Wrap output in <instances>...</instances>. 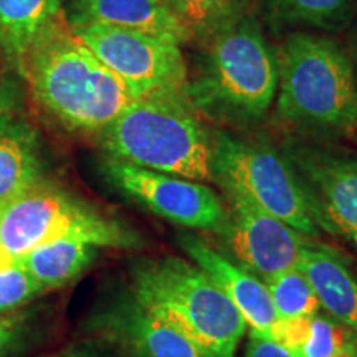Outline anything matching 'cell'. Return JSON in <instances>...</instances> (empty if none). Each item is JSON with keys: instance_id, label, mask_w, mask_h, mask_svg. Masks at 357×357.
Instances as JSON below:
<instances>
[{"instance_id": "obj_1", "label": "cell", "mask_w": 357, "mask_h": 357, "mask_svg": "<svg viewBox=\"0 0 357 357\" xmlns=\"http://www.w3.org/2000/svg\"><path fill=\"white\" fill-rule=\"evenodd\" d=\"M20 73L48 113L79 131L101 132L136 100L75 35L65 17L33 45Z\"/></svg>"}, {"instance_id": "obj_2", "label": "cell", "mask_w": 357, "mask_h": 357, "mask_svg": "<svg viewBox=\"0 0 357 357\" xmlns=\"http://www.w3.org/2000/svg\"><path fill=\"white\" fill-rule=\"evenodd\" d=\"M278 89V56L253 17L231 20L207 38L187 83V102L212 119L252 124L266 114Z\"/></svg>"}, {"instance_id": "obj_3", "label": "cell", "mask_w": 357, "mask_h": 357, "mask_svg": "<svg viewBox=\"0 0 357 357\" xmlns=\"http://www.w3.org/2000/svg\"><path fill=\"white\" fill-rule=\"evenodd\" d=\"M132 298L189 339L205 357H235L247 323L197 265L169 257L136 268Z\"/></svg>"}, {"instance_id": "obj_4", "label": "cell", "mask_w": 357, "mask_h": 357, "mask_svg": "<svg viewBox=\"0 0 357 357\" xmlns=\"http://www.w3.org/2000/svg\"><path fill=\"white\" fill-rule=\"evenodd\" d=\"M280 121L314 131L357 129V79L344 48L333 38L293 33L278 55Z\"/></svg>"}, {"instance_id": "obj_5", "label": "cell", "mask_w": 357, "mask_h": 357, "mask_svg": "<svg viewBox=\"0 0 357 357\" xmlns=\"http://www.w3.org/2000/svg\"><path fill=\"white\" fill-rule=\"evenodd\" d=\"M185 102L162 96L134 100L101 131L102 147L109 158L137 167L213 182V134Z\"/></svg>"}, {"instance_id": "obj_6", "label": "cell", "mask_w": 357, "mask_h": 357, "mask_svg": "<svg viewBox=\"0 0 357 357\" xmlns=\"http://www.w3.org/2000/svg\"><path fill=\"white\" fill-rule=\"evenodd\" d=\"M75 238L95 247L132 248L139 236L121 222L105 217L60 187L42 178L0 204V252L17 258L38 245Z\"/></svg>"}, {"instance_id": "obj_7", "label": "cell", "mask_w": 357, "mask_h": 357, "mask_svg": "<svg viewBox=\"0 0 357 357\" xmlns=\"http://www.w3.org/2000/svg\"><path fill=\"white\" fill-rule=\"evenodd\" d=\"M213 182L230 185L307 238H318L305 194L291 164L266 142L245 141L227 132L213 134Z\"/></svg>"}, {"instance_id": "obj_8", "label": "cell", "mask_w": 357, "mask_h": 357, "mask_svg": "<svg viewBox=\"0 0 357 357\" xmlns=\"http://www.w3.org/2000/svg\"><path fill=\"white\" fill-rule=\"evenodd\" d=\"M70 25L98 60L123 79L136 100L162 96L187 101L189 71L178 43L118 26Z\"/></svg>"}, {"instance_id": "obj_9", "label": "cell", "mask_w": 357, "mask_h": 357, "mask_svg": "<svg viewBox=\"0 0 357 357\" xmlns=\"http://www.w3.org/2000/svg\"><path fill=\"white\" fill-rule=\"evenodd\" d=\"M108 181L128 197L176 225L220 236L229 223L225 199L204 182L149 171L108 158L102 166Z\"/></svg>"}, {"instance_id": "obj_10", "label": "cell", "mask_w": 357, "mask_h": 357, "mask_svg": "<svg viewBox=\"0 0 357 357\" xmlns=\"http://www.w3.org/2000/svg\"><path fill=\"white\" fill-rule=\"evenodd\" d=\"M319 230L357 245V158L300 141L283 146Z\"/></svg>"}, {"instance_id": "obj_11", "label": "cell", "mask_w": 357, "mask_h": 357, "mask_svg": "<svg viewBox=\"0 0 357 357\" xmlns=\"http://www.w3.org/2000/svg\"><path fill=\"white\" fill-rule=\"evenodd\" d=\"M229 223L220 235L235 263L263 283L296 268L307 236L276 218L230 185H220Z\"/></svg>"}, {"instance_id": "obj_12", "label": "cell", "mask_w": 357, "mask_h": 357, "mask_svg": "<svg viewBox=\"0 0 357 357\" xmlns=\"http://www.w3.org/2000/svg\"><path fill=\"white\" fill-rule=\"evenodd\" d=\"M177 242L178 247L192 258L194 265L211 276L230 298L243 316L250 331L271 339L280 323V316L275 310L266 284L235 263L229 255L217 252L212 245L197 235L181 234Z\"/></svg>"}, {"instance_id": "obj_13", "label": "cell", "mask_w": 357, "mask_h": 357, "mask_svg": "<svg viewBox=\"0 0 357 357\" xmlns=\"http://www.w3.org/2000/svg\"><path fill=\"white\" fill-rule=\"evenodd\" d=\"M70 24L136 30L178 45L192 40L164 0H73Z\"/></svg>"}, {"instance_id": "obj_14", "label": "cell", "mask_w": 357, "mask_h": 357, "mask_svg": "<svg viewBox=\"0 0 357 357\" xmlns=\"http://www.w3.org/2000/svg\"><path fill=\"white\" fill-rule=\"evenodd\" d=\"M298 270L306 276L321 307L357 331V276L336 250L307 238Z\"/></svg>"}, {"instance_id": "obj_15", "label": "cell", "mask_w": 357, "mask_h": 357, "mask_svg": "<svg viewBox=\"0 0 357 357\" xmlns=\"http://www.w3.org/2000/svg\"><path fill=\"white\" fill-rule=\"evenodd\" d=\"M109 321L137 357H205L184 334L151 314L132 296L116 306Z\"/></svg>"}, {"instance_id": "obj_16", "label": "cell", "mask_w": 357, "mask_h": 357, "mask_svg": "<svg viewBox=\"0 0 357 357\" xmlns=\"http://www.w3.org/2000/svg\"><path fill=\"white\" fill-rule=\"evenodd\" d=\"M10 101L0 95V204L40 181L37 137L33 129L8 114Z\"/></svg>"}, {"instance_id": "obj_17", "label": "cell", "mask_w": 357, "mask_h": 357, "mask_svg": "<svg viewBox=\"0 0 357 357\" xmlns=\"http://www.w3.org/2000/svg\"><path fill=\"white\" fill-rule=\"evenodd\" d=\"M61 17V0H0V53L20 71L33 45Z\"/></svg>"}, {"instance_id": "obj_18", "label": "cell", "mask_w": 357, "mask_h": 357, "mask_svg": "<svg viewBox=\"0 0 357 357\" xmlns=\"http://www.w3.org/2000/svg\"><path fill=\"white\" fill-rule=\"evenodd\" d=\"M98 247L75 238H60L38 245L15 260L42 287H63L91 265Z\"/></svg>"}, {"instance_id": "obj_19", "label": "cell", "mask_w": 357, "mask_h": 357, "mask_svg": "<svg viewBox=\"0 0 357 357\" xmlns=\"http://www.w3.org/2000/svg\"><path fill=\"white\" fill-rule=\"evenodd\" d=\"M280 20L336 32L351 20L357 0H270Z\"/></svg>"}, {"instance_id": "obj_20", "label": "cell", "mask_w": 357, "mask_h": 357, "mask_svg": "<svg viewBox=\"0 0 357 357\" xmlns=\"http://www.w3.org/2000/svg\"><path fill=\"white\" fill-rule=\"evenodd\" d=\"M164 3L192 38H208L242 12V0H164Z\"/></svg>"}, {"instance_id": "obj_21", "label": "cell", "mask_w": 357, "mask_h": 357, "mask_svg": "<svg viewBox=\"0 0 357 357\" xmlns=\"http://www.w3.org/2000/svg\"><path fill=\"white\" fill-rule=\"evenodd\" d=\"M265 284L280 319L311 318L321 311L314 289L298 268L273 276Z\"/></svg>"}, {"instance_id": "obj_22", "label": "cell", "mask_w": 357, "mask_h": 357, "mask_svg": "<svg viewBox=\"0 0 357 357\" xmlns=\"http://www.w3.org/2000/svg\"><path fill=\"white\" fill-rule=\"evenodd\" d=\"M357 349V331L328 312L311 316L310 334L294 357H336Z\"/></svg>"}, {"instance_id": "obj_23", "label": "cell", "mask_w": 357, "mask_h": 357, "mask_svg": "<svg viewBox=\"0 0 357 357\" xmlns=\"http://www.w3.org/2000/svg\"><path fill=\"white\" fill-rule=\"evenodd\" d=\"M40 291L43 288L15 258L0 266V311L24 305Z\"/></svg>"}, {"instance_id": "obj_24", "label": "cell", "mask_w": 357, "mask_h": 357, "mask_svg": "<svg viewBox=\"0 0 357 357\" xmlns=\"http://www.w3.org/2000/svg\"><path fill=\"white\" fill-rule=\"evenodd\" d=\"M243 357H294L287 347H283L273 339L250 331V337L245 347Z\"/></svg>"}, {"instance_id": "obj_25", "label": "cell", "mask_w": 357, "mask_h": 357, "mask_svg": "<svg viewBox=\"0 0 357 357\" xmlns=\"http://www.w3.org/2000/svg\"><path fill=\"white\" fill-rule=\"evenodd\" d=\"M17 328L13 324V321L8 319H0V356L6 354L13 344V339H15Z\"/></svg>"}, {"instance_id": "obj_26", "label": "cell", "mask_w": 357, "mask_h": 357, "mask_svg": "<svg viewBox=\"0 0 357 357\" xmlns=\"http://www.w3.org/2000/svg\"><path fill=\"white\" fill-rule=\"evenodd\" d=\"M354 71H356V79H357V47H356V68H354Z\"/></svg>"}]
</instances>
